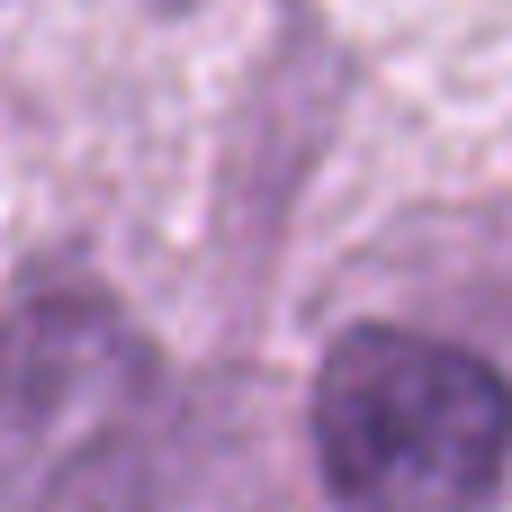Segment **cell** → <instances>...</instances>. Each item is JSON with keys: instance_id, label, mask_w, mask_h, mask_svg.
I'll list each match as a JSON object with an SVG mask.
<instances>
[{"instance_id": "obj_1", "label": "cell", "mask_w": 512, "mask_h": 512, "mask_svg": "<svg viewBox=\"0 0 512 512\" xmlns=\"http://www.w3.org/2000/svg\"><path fill=\"white\" fill-rule=\"evenodd\" d=\"M315 468L333 512H504L512 387L459 342L351 324L315 369Z\"/></svg>"}, {"instance_id": "obj_2", "label": "cell", "mask_w": 512, "mask_h": 512, "mask_svg": "<svg viewBox=\"0 0 512 512\" xmlns=\"http://www.w3.org/2000/svg\"><path fill=\"white\" fill-rule=\"evenodd\" d=\"M153 468V351L99 297L0 324V512H135Z\"/></svg>"}]
</instances>
